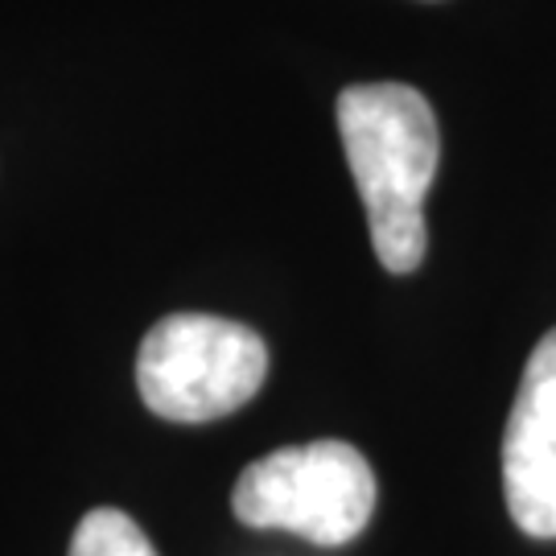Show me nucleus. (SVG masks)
I'll list each match as a JSON object with an SVG mask.
<instances>
[{
	"mask_svg": "<svg viewBox=\"0 0 556 556\" xmlns=\"http://www.w3.org/2000/svg\"><path fill=\"white\" fill-rule=\"evenodd\" d=\"M66 556H157V548L128 511L96 507L79 519Z\"/></svg>",
	"mask_w": 556,
	"mask_h": 556,
	"instance_id": "5",
	"label": "nucleus"
},
{
	"mask_svg": "<svg viewBox=\"0 0 556 556\" xmlns=\"http://www.w3.org/2000/svg\"><path fill=\"white\" fill-rule=\"evenodd\" d=\"M503 495L519 532L556 540V330L523 367L503 438Z\"/></svg>",
	"mask_w": 556,
	"mask_h": 556,
	"instance_id": "4",
	"label": "nucleus"
},
{
	"mask_svg": "<svg viewBox=\"0 0 556 556\" xmlns=\"http://www.w3.org/2000/svg\"><path fill=\"white\" fill-rule=\"evenodd\" d=\"M334 116L371 248L388 273L408 277L429 252L425 199L441 161L438 116L408 83H355L338 96Z\"/></svg>",
	"mask_w": 556,
	"mask_h": 556,
	"instance_id": "1",
	"label": "nucleus"
},
{
	"mask_svg": "<svg viewBox=\"0 0 556 556\" xmlns=\"http://www.w3.org/2000/svg\"><path fill=\"white\" fill-rule=\"evenodd\" d=\"M268 379L264 338L236 318L169 314L137 351V392L174 425H206L239 413Z\"/></svg>",
	"mask_w": 556,
	"mask_h": 556,
	"instance_id": "2",
	"label": "nucleus"
},
{
	"mask_svg": "<svg viewBox=\"0 0 556 556\" xmlns=\"http://www.w3.org/2000/svg\"><path fill=\"white\" fill-rule=\"evenodd\" d=\"M231 511L260 532H293L338 548L376 516V470L351 441L326 438L273 450L239 475Z\"/></svg>",
	"mask_w": 556,
	"mask_h": 556,
	"instance_id": "3",
	"label": "nucleus"
}]
</instances>
